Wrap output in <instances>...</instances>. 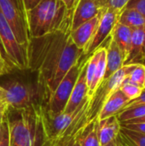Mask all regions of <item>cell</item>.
Returning <instances> with one entry per match:
<instances>
[{
    "label": "cell",
    "mask_w": 145,
    "mask_h": 146,
    "mask_svg": "<svg viewBox=\"0 0 145 146\" xmlns=\"http://www.w3.org/2000/svg\"><path fill=\"white\" fill-rule=\"evenodd\" d=\"M72 14L57 31L28 41L27 68L37 72L38 85L46 102L68 70L84 56V50L70 36Z\"/></svg>",
    "instance_id": "6da1fadb"
},
{
    "label": "cell",
    "mask_w": 145,
    "mask_h": 146,
    "mask_svg": "<svg viewBox=\"0 0 145 146\" xmlns=\"http://www.w3.org/2000/svg\"><path fill=\"white\" fill-rule=\"evenodd\" d=\"M72 11L68 10L61 0H42L25 14L29 38L57 31Z\"/></svg>",
    "instance_id": "7a4b0ae2"
},
{
    "label": "cell",
    "mask_w": 145,
    "mask_h": 146,
    "mask_svg": "<svg viewBox=\"0 0 145 146\" xmlns=\"http://www.w3.org/2000/svg\"><path fill=\"white\" fill-rule=\"evenodd\" d=\"M20 117L9 121L8 117L9 146H38L40 141L32 108L17 111Z\"/></svg>",
    "instance_id": "3957f363"
},
{
    "label": "cell",
    "mask_w": 145,
    "mask_h": 146,
    "mask_svg": "<svg viewBox=\"0 0 145 146\" xmlns=\"http://www.w3.org/2000/svg\"><path fill=\"white\" fill-rule=\"evenodd\" d=\"M0 54L10 68L27 69V49L18 43L0 11Z\"/></svg>",
    "instance_id": "277c9868"
},
{
    "label": "cell",
    "mask_w": 145,
    "mask_h": 146,
    "mask_svg": "<svg viewBox=\"0 0 145 146\" xmlns=\"http://www.w3.org/2000/svg\"><path fill=\"white\" fill-rule=\"evenodd\" d=\"M89 56H84L76 64H74L68 70V72L61 80L54 92L51 94L47 101L46 107L50 114L57 115L63 112L72 93L73 86L77 81L80 70Z\"/></svg>",
    "instance_id": "5b68a950"
},
{
    "label": "cell",
    "mask_w": 145,
    "mask_h": 146,
    "mask_svg": "<svg viewBox=\"0 0 145 146\" xmlns=\"http://www.w3.org/2000/svg\"><path fill=\"white\" fill-rule=\"evenodd\" d=\"M0 96L9 109L16 111L28 110L33 105L32 90L21 82L13 81L5 86H1Z\"/></svg>",
    "instance_id": "8992f818"
},
{
    "label": "cell",
    "mask_w": 145,
    "mask_h": 146,
    "mask_svg": "<svg viewBox=\"0 0 145 146\" xmlns=\"http://www.w3.org/2000/svg\"><path fill=\"white\" fill-rule=\"evenodd\" d=\"M0 11L12 29L18 43L27 49L29 34L24 15L9 0H0Z\"/></svg>",
    "instance_id": "52a82bcc"
},
{
    "label": "cell",
    "mask_w": 145,
    "mask_h": 146,
    "mask_svg": "<svg viewBox=\"0 0 145 146\" xmlns=\"http://www.w3.org/2000/svg\"><path fill=\"white\" fill-rule=\"evenodd\" d=\"M118 17L119 13L110 9H103L97 30L85 50L84 56H91L96 50L102 46L103 43L108 38H109L114 27L118 22Z\"/></svg>",
    "instance_id": "ba28073f"
},
{
    "label": "cell",
    "mask_w": 145,
    "mask_h": 146,
    "mask_svg": "<svg viewBox=\"0 0 145 146\" xmlns=\"http://www.w3.org/2000/svg\"><path fill=\"white\" fill-rule=\"evenodd\" d=\"M103 9L97 0H79L73 9L71 30L90 21L102 12Z\"/></svg>",
    "instance_id": "9c48e42d"
},
{
    "label": "cell",
    "mask_w": 145,
    "mask_h": 146,
    "mask_svg": "<svg viewBox=\"0 0 145 146\" xmlns=\"http://www.w3.org/2000/svg\"><path fill=\"white\" fill-rule=\"evenodd\" d=\"M137 64H145V27L132 30L129 53L123 66Z\"/></svg>",
    "instance_id": "30bf717a"
},
{
    "label": "cell",
    "mask_w": 145,
    "mask_h": 146,
    "mask_svg": "<svg viewBox=\"0 0 145 146\" xmlns=\"http://www.w3.org/2000/svg\"><path fill=\"white\" fill-rule=\"evenodd\" d=\"M87 61L85 62V64L83 65L80 70V73L73 86L72 93L69 97L68 104L63 110V113L66 114L73 113L77 110V108L81 104V103L85 100V98L87 97V92H88V86H87V80H86Z\"/></svg>",
    "instance_id": "8fae6325"
},
{
    "label": "cell",
    "mask_w": 145,
    "mask_h": 146,
    "mask_svg": "<svg viewBox=\"0 0 145 146\" xmlns=\"http://www.w3.org/2000/svg\"><path fill=\"white\" fill-rule=\"evenodd\" d=\"M101 14L102 12L98 15L91 19L90 21L81 24L76 29L71 31V33H70L71 38L73 44L79 49L84 51L86 49L89 42L91 41V38L93 37L97 30V27L98 26V23L101 18Z\"/></svg>",
    "instance_id": "7c38bea8"
},
{
    "label": "cell",
    "mask_w": 145,
    "mask_h": 146,
    "mask_svg": "<svg viewBox=\"0 0 145 146\" xmlns=\"http://www.w3.org/2000/svg\"><path fill=\"white\" fill-rule=\"evenodd\" d=\"M129 102V98H126V96L121 92L120 88L115 90L104 102L97 120L103 121L111 116L117 115L121 110L125 109Z\"/></svg>",
    "instance_id": "4fadbf2b"
},
{
    "label": "cell",
    "mask_w": 145,
    "mask_h": 146,
    "mask_svg": "<svg viewBox=\"0 0 145 146\" xmlns=\"http://www.w3.org/2000/svg\"><path fill=\"white\" fill-rule=\"evenodd\" d=\"M121 129L117 115L111 116L103 121H97V134L100 145L103 146L115 140Z\"/></svg>",
    "instance_id": "5bb4252c"
},
{
    "label": "cell",
    "mask_w": 145,
    "mask_h": 146,
    "mask_svg": "<svg viewBox=\"0 0 145 146\" xmlns=\"http://www.w3.org/2000/svg\"><path fill=\"white\" fill-rule=\"evenodd\" d=\"M124 60V56L118 45L109 36V44L106 47V70L103 80L109 78L113 74L122 68Z\"/></svg>",
    "instance_id": "9a60e30c"
},
{
    "label": "cell",
    "mask_w": 145,
    "mask_h": 146,
    "mask_svg": "<svg viewBox=\"0 0 145 146\" xmlns=\"http://www.w3.org/2000/svg\"><path fill=\"white\" fill-rule=\"evenodd\" d=\"M132 30L131 28L117 22L110 34V37L116 43L119 49L121 50L124 59H126L129 53L132 40Z\"/></svg>",
    "instance_id": "2e32d148"
},
{
    "label": "cell",
    "mask_w": 145,
    "mask_h": 146,
    "mask_svg": "<svg viewBox=\"0 0 145 146\" xmlns=\"http://www.w3.org/2000/svg\"><path fill=\"white\" fill-rule=\"evenodd\" d=\"M118 22L134 30L145 27V17L135 9L124 8L119 14Z\"/></svg>",
    "instance_id": "e0dca14e"
},
{
    "label": "cell",
    "mask_w": 145,
    "mask_h": 146,
    "mask_svg": "<svg viewBox=\"0 0 145 146\" xmlns=\"http://www.w3.org/2000/svg\"><path fill=\"white\" fill-rule=\"evenodd\" d=\"M78 139L81 146H101L97 134V120L89 123Z\"/></svg>",
    "instance_id": "ac0fdd59"
},
{
    "label": "cell",
    "mask_w": 145,
    "mask_h": 146,
    "mask_svg": "<svg viewBox=\"0 0 145 146\" xmlns=\"http://www.w3.org/2000/svg\"><path fill=\"white\" fill-rule=\"evenodd\" d=\"M118 136L125 146H145V135L121 127Z\"/></svg>",
    "instance_id": "d6986e66"
},
{
    "label": "cell",
    "mask_w": 145,
    "mask_h": 146,
    "mask_svg": "<svg viewBox=\"0 0 145 146\" xmlns=\"http://www.w3.org/2000/svg\"><path fill=\"white\" fill-rule=\"evenodd\" d=\"M143 116H145V104L125 109L117 115V118L120 123L133 119L141 118Z\"/></svg>",
    "instance_id": "ffe728a7"
},
{
    "label": "cell",
    "mask_w": 145,
    "mask_h": 146,
    "mask_svg": "<svg viewBox=\"0 0 145 146\" xmlns=\"http://www.w3.org/2000/svg\"><path fill=\"white\" fill-rule=\"evenodd\" d=\"M145 75V66L142 64H137L134 69L130 74L123 80V83H130L144 88V80Z\"/></svg>",
    "instance_id": "44dd1931"
},
{
    "label": "cell",
    "mask_w": 145,
    "mask_h": 146,
    "mask_svg": "<svg viewBox=\"0 0 145 146\" xmlns=\"http://www.w3.org/2000/svg\"><path fill=\"white\" fill-rule=\"evenodd\" d=\"M120 89L126 96V98H129V100L131 101V100H133V99L138 98L144 88L138 86L136 85L130 84V83H123L122 82Z\"/></svg>",
    "instance_id": "7402d4cb"
},
{
    "label": "cell",
    "mask_w": 145,
    "mask_h": 146,
    "mask_svg": "<svg viewBox=\"0 0 145 146\" xmlns=\"http://www.w3.org/2000/svg\"><path fill=\"white\" fill-rule=\"evenodd\" d=\"M128 2L129 0H107L103 9H110L120 14Z\"/></svg>",
    "instance_id": "603a6c76"
},
{
    "label": "cell",
    "mask_w": 145,
    "mask_h": 146,
    "mask_svg": "<svg viewBox=\"0 0 145 146\" xmlns=\"http://www.w3.org/2000/svg\"><path fill=\"white\" fill-rule=\"evenodd\" d=\"M125 8L135 9L145 17V0H129Z\"/></svg>",
    "instance_id": "cb8c5ba5"
},
{
    "label": "cell",
    "mask_w": 145,
    "mask_h": 146,
    "mask_svg": "<svg viewBox=\"0 0 145 146\" xmlns=\"http://www.w3.org/2000/svg\"><path fill=\"white\" fill-rule=\"evenodd\" d=\"M121 124V123H120ZM121 127L135 131L137 133H142L145 135V123H127V124H121Z\"/></svg>",
    "instance_id": "d4e9b609"
},
{
    "label": "cell",
    "mask_w": 145,
    "mask_h": 146,
    "mask_svg": "<svg viewBox=\"0 0 145 146\" xmlns=\"http://www.w3.org/2000/svg\"><path fill=\"white\" fill-rule=\"evenodd\" d=\"M0 146H9V127H8V116L3 122V133L0 139Z\"/></svg>",
    "instance_id": "484cf974"
},
{
    "label": "cell",
    "mask_w": 145,
    "mask_h": 146,
    "mask_svg": "<svg viewBox=\"0 0 145 146\" xmlns=\"http://www.w3.org/2000/svg\"><path fill=\"white\" fill-rule=\"evenodd\" d=\"M42 0H20L21 2V10H22V13L25 16V14L33 9L36 5H38Z\"/></svg>",
    "instance_id": "4316f807"
},
{
    "label": "cell",
    "mask_w": 145,
    "mask_h": 146,
    "mask_svg": "<svg viewBox=\"0 0 145 146\" xmlns=\"http://www.w3.org/2000/svg\"><path fill=\"white\" fill-rule=\"evenodd\" d=\"M145 104V88L143 89L140 96L133 100H131L127 104L126 106L125 107V109H127V108H131V107H133V106H136V105H139V104ZM124 109V110H125Z\"/></svg>",
    "instance_id": "83f0119b"
},
{
    "label": "cell",
    "mask_w": 145,
    "mask_h": 146,
    "mask_svg": "<svg viewBox=\"0 0 145 146\" xmlns=\"http://www.w3.org/2000/svg\"><path fill=\"white\" fill-rule=\"evenodd\" d=\"M11 68L8 65V63L5 62V60L3 58V56L0 54V75H3L6 73H8Z\"/></svg>",
    "instance_id": "f1b7e54d"
},
{
    "label": "cell",
    "mask_w": 145,
    "mask_h": 146,
    "mask_svg": "<svg viewBox=\"0 0 145 146\" xmlns=\"http://www.w3.org/2000/svg\"><path fill=\"white\" fill-rule=\"evenodd\" d=\"M68 10H73L77 4L78 0H61Z\"/></svg>",
    "instance_id": "f546056e"
},
{
    "label": "cell",
    "mask_w": 145,
    "mask_h": 146,
    "mask_svg": "<svg viewBox=\"0 0 145 146\" xmlns=\"http://www.w3.org/2000/svg\"><path fill=\"white\" fill-rule=\"evenodd\" d=\"M127 123H145V116H143L141 118H138V119H133V120H130L125 122H121V124H127Z\"/></svg>",
    "instance_id": "4dcf8cb0"
},
{
    "label": "cell",
    "mask_w": 145,
    "mask_h": 146,
    "mask_svg": "<svg viewBox=\"0 0 145 146\" xmlns=\"http://www.w3.org/2000/svg\"><path fill=\"white\" fill-rule=\"evenodd\" d=\"M15 7H17L21 11V13H22V10H21V2H20V0H9ZM23 14V13H22ZM25 17V16H24Z\"/></svg>",
    "instance_id": "1f68e13d"
},
{
    "label": "cell",
    "mask_w": 145,
    "mask_h": 146,
    "mask_svg": "<svg viewBox=\"0 0 145 146\" xmlns=\"http://www.w3.org/2000/svg\"><path fill=\"white\" fill-rule=\"evenodd\" d=\"M115 142H116V146H125V145L123 144V142L121 140L120 137L117 135L116 139H115Z\"/></svg>",
    "instance_id": "d6a6232c"
},
{
    "label": "cell",
    "mask_w": 145,
    "mask_h": 146,
    "mask_svg": "<svg viewBox=\"0 0 145 146\" xmlns=\"http://www.w3.org/2000/svg\"><path fill=\"white\" fill-rule=\"evenodd\" d=\"M98 3H99V4L101 5V7H102V9L104 7V5H105V3H106V2H107V0H97Z\"/></svg>",
    "instance_id": "836d02e7"
},
{
    "label": "cell",
    "mask_w": 145,
    "mask_h": 146,
    "mask_svg": "<svg viewBox=\"0 0 145 146\" xmlns=\"http://www.w3.org/2000/svg\"><path fill=\"white\" fill-rule=\"evenodd\" d=\"M79 139V138H78ZM71 146H81L80 145V144H79V139H76L72 145H71Z\"/></svg>",
    "instance_id": "e575fe53"
},
{
    "label": "cell",
    "mask_w": 145,
    "mask_h": 146,
    "mask_svg": "<svg viewBox=\"0 0 145 146\" xmlns=\"http://www.w3.org/2000/svg\"><path fill=\"white\" fill-rule=\"evenodd\" d=\"M103 146H116V142H115V140H114V141H112V142H110V143H109V144H107V145Z\"/></svg>",
    "instance_id": "d590c367"
},
{
    "label": "cell",
    "mask_w": 145,
    "mask_h": 146,
    "mask_svg": "<svg viewBox=\"0 0 145 146\" xmlns=\"http://www.w3.org/2000/svg\"><path fill=\"white\" fill-rule=\"evenodd\" d=\"M4 122V121H3ZM3 122L0 125V139H1V136H2V133H3Z\"/></svg>",
    "instance_id": "8d00e7d4"
},
{
    "label": "cell",
    "mask_w": 145,
    "mask_h": 146,
    "mask_svg": "<svg viewBox=\"0 0 145 146\" xmlns=\"http://www.w3.org/2000/svg\"><path fill=\"white\" fill-rule=\"evenodd\" d=\"M144 88H145V75H144V85H143Z\"/></svg>",
    "instance_id": "74e56055"
},
{
    "label": "cell",
    "mask_w": 145,
    "mask_h": 146,
    "mask_svg": "<svg viewBox=\"0 0 145 146\" xmlns=\"http://www.w3.org/2000/svg\"><path fill=\"white\" fill-rule=\"evenodd\" d=\"M78 1H79V0H78ZM77 3H78V2H77Z\"/></svg>",
    "instance_id": "f35d334b"
},
{
    "label": "cell",
    "mask_w": 145,
    "mask_h": 146,
    "mask_svg": "<svg viewBox=\"0 0 145 146\" xmlns=\"http://www.w3.org/2000/svg\"><path fill=\"white\" fill-rule=\"evenodd\" d=\"M144 66H145V64H144Z\"/></svg>",
    "instance_id": "ab89813d"
}]
</instances>
